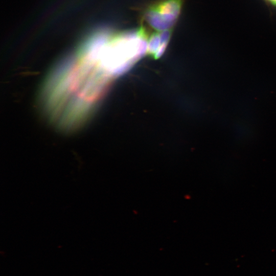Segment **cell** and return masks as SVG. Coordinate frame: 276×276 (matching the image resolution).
I'll return each instance as SVG.
<instances>
[{
    "label": "cell",
    "instance_id": "obj_1",
    "mask_svg": "<svg viewBox=\"0 0 276 276\" xmlns=\"http://www.w3.org/2000/svg\"><path fill=\"white\" fill-rule=\"evenodd\" d=\"M114 78L94 50L84 43L47 80L43 101L59 127L73 129L83 122Z\"/></svg>",
    "mask_w": 276,
    "mask_h": 276
},
{
    "label": "cell",
    "instance_id": "obj_2",
    "mask_svg": "<svg viewBox=\"0 0 276 276\" xmlns=\"http://www.w3.org/2000/svg\"><path fill=\"white\" fill-rule=\"evenodd\" d=\"M185 0H157L147 5L141 13L142 25L158 32L172 30Z\"/></svg>",
    "mask_w": 276,
    "mask_h": 276
},
{
    "label": "cell",
    "instance_id": "obj_3",
    "mask_svg": "<svg viewBox=\"0 0 276 276\" xmlns=\"http://www.w3.org/2000/svg\"><path fill=\"white\" fill-rule=\"evenodd\" d=\"M171 33L172 30H170L150 34L148 40L146 54L155 59L160 57L167 48Z\"/></svg>",
    "mask_w": 276,
    "mask_h": 276
},
{
    "label": "cell",
    "instance_id": "obj_4",
    "mask_svg": "<svg viewBox=\"0 0 276 276\" xmlns=\"http://www.w3.org/2000/svg\"><path fill=\"white\" fill-rule=\"evenodd\" d=\"M271 9L276 10V0H262Z\"/></svg>",
    "mask_w": 276,
    "mask_h": 276
}]
</instances>
